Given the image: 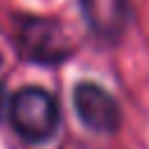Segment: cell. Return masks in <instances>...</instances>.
<instances>
[{
	"label": "cell",
	"instance_id": "1",
	"mask_svg": "<svg viewBox=\"0 0 149 149\" xmlns=\"http://www.w3.org/2000/svg\"><path fill=\"white\" fill-rule=\"evenodd\" d=\"M9 121L26 142H47L58 130L61 109L47 88L23 86L9 100Z\"/></svg>",
	"mask_w": 149,
	"mask_h": 149
},
{
	"label": "cell",
	"instance_id": "2",
	"mask_svg": "<svg viewBox=\"0 0 149 149\" xmlns=\"http://www.w3.org/2000/svg\"><path fill=\"white\" fill-rule=\"evenodd\" d=\"M14 47L21 58L40 65H56L72 56V44L61 21L49 16H21L16 19Z\"/></svg>",
	"mask_w": 149,
	"mask_h": 149
},
{
	"label": "cell",
	"instance_id": "3",
	"mask_svg": "<svg viewBox=\"0 0 149 149\" xmlns=\"http://www.w3.org/2000/svg\"><path fill=\"white\" fill-rule=\"evenodd\" d=\"M72 107L79 121L95 133H116L123 123L116 98L95 81H79L72 88Z\"/></svg>",
	"mask_w": 149,
	"mask_h": 149
},
{
	"label": "cell",
	"instance_id": "4",
	"mask_svg": "<svg viewBox=\"0 0 149 149\" xmlns=\"http://www.w3.org/2000/svg\"><path fill=\"white\" fill-rule=\"evenodd\" d=\"M79 9L88 28L105 40H119L133 21L130 0H79Z\"/></svg>",
	"mask_w": 149,
	"mask_h": 149
},
{
	"label": "cell",
	"instance_id": "5",
	"mask_svg": "<svg viewBox=\"0 0 149 149\" xmlns=\"http://www.w3.org/2000/svg\"><path fill=\"white\" fill-rule=\"evenodd\" d=\"M2 109H5V86L0 81V116H2Z\"/></svg>",
	"mask_w": 149,
	"mask_h": 149
}]
</instances>
